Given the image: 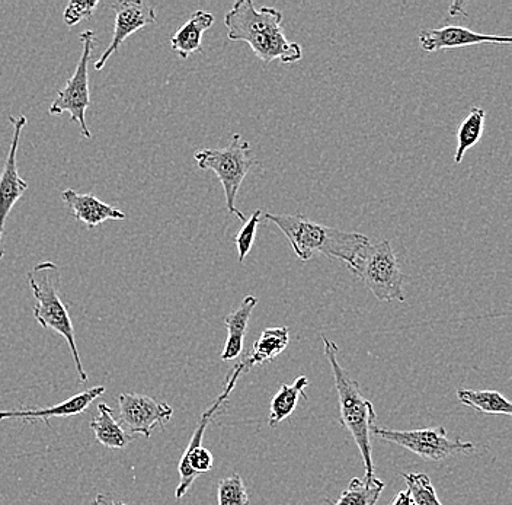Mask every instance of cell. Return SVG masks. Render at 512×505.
Returning <instances> with one entry per match:
<instances>
[{"label": "cell", "mask_w": 512, "mask_h": 505, "mask_svg": "<svg viewBox=\"0 0 512 505\" xmlns=\"http://www.w3.org/2000/svg\"><path fill=\"white\" fill-rule=\"evenodd\" d=\"M214 24V15L207 11H197L179 28L171 38L172 50L181 59H188L192 53L203 51V35Z\"/></svg>", "instance_id": "cell-15"}, {"label": "cell", "mask_w": 512, "mask_h": 505, "mask_svg": "<svg viewBox=\"0 0 512 505\" xmlns=\"http://www.w3.org/2000/svg\"><path fill=\"white\" fill-rule=\"evenodd\" d=\"M265 219L284 233L300 261H309L313 255L322 254L350 265L360 249L370 244V239L363 233L329 228L302 214L267 213Z\"/></svg>", "instance_id": "cell-2"}, {"label": "cell", "mask_w": 512, "mask_h": 505, "mask_svg": "<svg viewBox=\"0 0 512 505\" xmlns=\"http://www.w3.org/2000/svg\"><path fill=\"white\" fill-rule=\"evenodd\" d=\"M347 267L380 302H405V276L389 241L364 245Z\"/></svg>", "instance_id": "cell-5"}, {"label": "cell", "mask_w": 512, "mask_h": 505, "mask_svg": "<svg viewBox=\"0 0 512 505\" xmlns=\"http://www.w3.org/2000/svg\"><path fill=\"white\" fill-rule=\"evenodd\" d=\"M105 386H96V388L86 389V391L54 405V407L37 408V409H12V411H0V421L19 420L24 423H48L53 417H76L83 414L92 402L96 401L99 396L104 395Z\"/></svg>", "instance_id": "cell-13"}, {"label": "cell", "mask_w": 512, "mask_h": 505, "mask_svg": "<svg viewBox=\"0 0 512 505\" xmlns=\"http://www.w3.org/2000/svg\"><path fill=\"white\" fill-rule=\"evenodd\" d=\"M217 501L219 505H251L245 484L239 475L229 476L219 482Z\"/></svg>", "instance_id": "cell-24"}, {"label": "cell", "mask_w": 512, "mask_h": 505, "mask_svg": "<svg viewBox=\"0 0 512 505\" xmlns=\"http://www.w3.org/2000/svg\"><path fill=\"white\" fill-rule=\"evenodd\" d=\"M411 495H409L408 489L400 491L395 498H393L392 504L390 505H411Z\"/></svg>", "instance_id": "cell-28"}, {"label": "cell", "mask_w": 512, "mask_h": 505, "mask_svg": "<svg viewBox=\"0 0 512 505\" xmlns=\"http://www.w3.org/2000/svg\"><path fill=\"white\" fill-rule=\"evenodd\" d=\"M411 495V505H443L427 473H402Z\"/></svg>", "instance_id": "cell-23"}, {"label": "cell", "mask_w": 512, "mask_h": 505, "mask_svg": "<svg viewBox=\"0 0 512 505\" xmlns=\"http://www.w3.org/2000/svg\"><path fill=\"white\" fill-rule=\"evenodd\" d=\"M485 118V110L479 107H473L469 115L464 118L463 123L460 124L459 131H457L459 146H457L456 155H454V162L462 163L467 150L478 145L480 139H482Z\"/></svg>", "instance_id": "cell-21"}, {"label": "cell", "mask_w": 512, "mask_h": 505, "mask_svg": "<svg viewBox=\"0 0 512 505\" xmlns=\"http://www.w3.org/2000/svg\"><path fill=\"white\" fill-rule=\"evenodd\" d=\"M120 424L124 430L133 434H142L149 439L155 428H165L171 421L174 409L166 402H159L152 396L137 393H121L118 396Z\"/></svg>", "instance_id": "cell-9"}, {"label": "cell", "mask_w": 512, "mask_h": 505, "mask_svg": "<svg viewBox=\"0 0 512 505\" xmlns=\"http://www.w3.org/2000/svg\"><path fill=\"white\" fill-rule=\"evenodd\" d=\"M63 203L73 214L78 222L85 223L86 228L95 229L96 226L108 222V220H124L126 213L117 207L104 203L92 194H80L69 188L62 193Z\"/></svg>", "instance_id": "cell-14"}, {"label": "cell", "mask_w": 512, "mask_h": 505, "mask_svg": "<svg viewBox=\"0 0 512 505\" xmlns=\"http://www.w3.org/2000/svg\"><path fill=\"white\" fill-rule=\"evenodd\" d=\"M80 43L83 51L78 66L72 78L67 81L66 86L57 92V98L51 104L48 113L60 115L69 113L73 123H78L85 139H92L91 130L86 124V110L91 105V94H89V60L92 51L95 50L96 37L94 31H83L80 34Z\"/></svg>", "instance_id": "cell-7"}, {"label": "cell", "mask_w": 512, "mask_h": 505, "mask_svg": "<svg viewBox=\"0 0 512 505\" xmlns=\"http://www.w3.org/2000/svg\"><path fill=\"white\" fill-rule=\"evenodd\" d=\"M194 158L198 168L213 171L217 175L222 182L227 210L245 223V216L236 209L235 201L246 175L259 165L258 159L252 156L251 145L240 134H233L229 146L224 149L197 150Z\"/></svg>", "instance_id": "cell-6"}, {"label": "cell", "mask_w": 512, "mask_h": 505, "mask_svg": "<svg viewBox=\"0 0 512 505\" xmlns=\"http://www.w3.org/2000/svg\"><path fill=\"white\" fill-rule=\"evenodd\" d=\"M258 305V299L255 296H246L242 305L235 312L230 313L224 319L227 328V340L224 344L222 361H233L238 359L243 351V338L248 331L249 319H251L252 310Z\"/></svg>", "instance_id": "cell-16"}, {"label": "cell", "mask_w": 512, "mask_h": 505, "mask_svg": "<svg viewBox=\"0 0 512 505\" xmlns=\"http://www.w3.org/2000/svg\"><path fill=\"white\" fill-rule=\"evenodd\" d=\"M457 399H459L460 404L483 412V414L507 415V417H511L512 414L511 402L499 392L459 389Z\"/></svg>", "instance_id": "cell-20"}, {"label": "cell", "mask_w": 512, "mask_h": 505, "mask_svg": "<svg viewBox=\"0 0 512 505\" xmlns=\"http://www.w3.org/2000/svg\"><path fill=\"white\" fill-rule=\"evenodd\" d=\"M98 0H86V2H78V0H72L69 5L66 6L63 12V21L67 27H75L83 19L92 18L95 9L98 8Z\"/></svg>", "instance_id": "cell-26"}, {"label": "cell", "mask_w": 512, "mask_h": 505, "mask_svg": "<svg viewBox=\"0 0 512 505\" xmlns=\"http://www.w3.org/2000/svg\"><path fill=\"white\" fill-rule=\"evenodd\" d=\"M307 385H309L307 377L300 376L297 377L293 385L281 386L280 391L275 393L271 401L270 420H268L270 427H277V425L286 421L287 418L296 411L300 398H302V396L306 398L304 389L307 388Z\"/></svg>", "instance_id": "cell-19"}, {"label": "cell", "mask_w": 512, "mask_h": 505, "mask_svg": "<svg viewBox=\"0 0 512 505\" xmlns=\"http://www.w3.org/2000/svg\"><path fill=\"white\" fill-rule=\"evenodd\" d=\"M261 210H255L252 216L243 223L242 229L239 230L235 238L236 248H238L239 262L245 261L254 246L256 229L261 223Z\"/></svg>", "instance_id": "cell-25"}, {"label": "cell", "mask_w": 512, "mask_h": 505, "mask_svg": "<svg viewBox=\"0 0 512 505\" xmlns=\"http://www.w3.org/2000/svg\"><path fill=\"white\" fill-rule=\"evenodd\" d=\"M111 8L115 12L114 35L112 41L101 59L95 63V70H102L107 65L112 54L117 53L121 44L130 37L131 34L137 33L147 25H153L158 22L155 8L140 0H120V2H112Z\"/></svg>", "instance_id": "cell-11"}, {"label": "cell", "mask_w": 512, "mask_h": 505, "mask_svg": "<svg viewBox=\"0 0 512 505\" xmlns=\"http://www.w3.org/2000/svg\"><path fill=\"white\" fill-rule=\"evenodd\" d=\"M373 434L379 439L398 444L428 462H441L460 453L475 452L472 441L450 440L444 427L421 428V430L398 431L374 427Z\"/></svg>", "instance_id": "cell-8"}, {"label": "cell", "mask_w": 512, "mask_h": 505, "mask_svg": "<svg viewBox=\"0 0 512 505\" xmlns=\"http://www.w3.org/2000/svg\"><path fill=\"white\" fill-rule=\"evenodd\" d=\"M288 343H290V331L287 326L265 329L261 337L255 341L249 356L243 361L245 372H249L252 367L261 366V364L277 359L286 350Z\"/></svg>", "instance_id": "cell-17"}, {"label": "cell", "mask_w": 512, "mask_h": 505, "mask_svg": "<svg viewBox=\"0 0 512 505\" xmlns=\"http://www.w3.org/2000/svg\"><path fill=\"white\" fill-rule=\"evenodd\" d=\"M422 50L428 53L441 50L462 49V47L480 46V44H496L510 46V35L479 34L469 28L447 25V27L424 30L419 33Z\"/></svg>", "instance_id": "cell-12"}, {"label": "cell", "mask_w": 512, "mask_h": 505, "mask_svg": "<svg viewBox=\"0 0 512 505\" xmlns=\"http://www.w3.org/2000/svg\"><path fill=\"white\" fill-rule=\"evenodd\" d=\"M9 123L14 126V134H12L11 147H9L8 158H6L5 168L0 174V261H2L5 251H3L2 239L5 232L6 220L9 213L14 209L19 198L24 196L28 190V184L18 172V156L19 139H21L22 129L27 126V117L25 115H9Z\"/></svg>", "instance_id": "cell-10"}, {"label": "cell", "mask_w": 512, "mask_h": 505, "mask_svg": "<svg viewBox=\"0 0 512 505\" xmlns=\"http://www.w3.org/2000/svg\"><path fill=\"white\" fill-rule=\"evenodd\" d=\"M27 277L32 294L37 300L34 306L35 319L44 329H51L56 334L62 335L69 345L80 382H88V373L85 372V367L80 360L78 345H76L75 326H73L66 305L60 297L59 267L51 261L41 262V264L35 265L34 270L30 271Z\"/></svg>", "instance_id": "cell-4"}, {"label": "cell", "mask_w": 512, "mask_h": 505, "mask_svg": "<svg viewBox=\"0 0 512 505\" xmlns=\"http://www.w3.org/2000/svg\"><path fill=\"white\" fill-rule=\"evenodd\" d=\"M383 489L384 482L379 478L368 482L361 478H352L348 488L334 505H376Z\"/></svg>", "instance_id": "cell-22"}, {"label": "cell", "mask_w": 512, "mask_h": 505, "mask_svg": "<svg viewBox=\"0 0 512 505\" xmlns=\"http://www.w3.org/2000/svg\"><path fill=\"white\" fill-rule=\"evenodd\" d=\"M91 428L96 441L108 449L123 450L133 441V436L115 420L110 405L104 402L98 405V414L92 418Z\"/></svg>", "instance_id": "cell-18"}, {"label": "cell", "mask_w": 512, "mask_h": 505, "mask_svg": "<svg viewBox=\"0 0 512 505\" xmlns=\"http://www.w3.org/2000/svg\"><path fill=\"white\" fill-rule=\"evenodd\" d=\"M322 341L323 347H325L326 359L331 364L336 392H338L341 423L350 431L352 439L360 450L364 469H366L364 481H373L377 476L376 469H374L370 437L374 427H377L376 411H374L373 404L364 398L357 380L351 379L339 364L338 345L326 338L325 335H322Z\"/></svg>", "instance_id": "cell-3"}, {"label": "cell", "mask_w": 512, "mask_h": 505, "mask_svg": "<svg viewBox=\"0 0 512 505\" xmlns=\"http://www.w3.org/2000/svg\"><path fill=\"white\" fill-rule=\"evenodd\" d=\"M227 38L249 44L255 56L265 65L280 60L284 65L299 62L302 46L287 40L283 30V14L278 9L262 6L256 9L252 0H239L224 17Z\"/></svg>", "instance_id": "cell-1"}, {"label": "cell", "mask_w": 512, "mask_h": 505, "mask_svg": "<svg viewBox=\"0 0 512 505\" xmlns=\"http://www.w3.org/2000/svg\"><path fill=\"white\" fill-rule=\"evenodd\" d=\"M92 505H127L124 503H118L117 500L110 497V495L98 494L92 501Z\"/></svg>", "instance_id": "cell-27"}]
</instances>
